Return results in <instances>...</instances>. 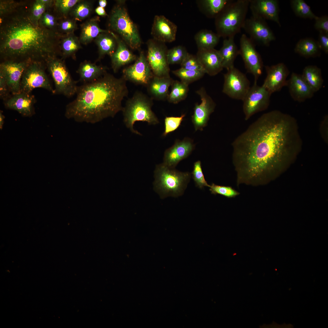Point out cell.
<instances>
[{
    "label": "cell",
    "instance_id": "21",
    "mask_svg": "<svg viewBox=\"0 0 328 328\" xmlns=\"http://www.w3.org/2000/svg\"><path fill=\"white\" fill-rule=\"evenodd\" d=\"M249 7L252 14L264 19L269 20L277 23L279 26V8L276 0H249Z\"/></svg>",
    "mask_w": 328,
    "mask_h": 328
},
{
    "label": "cell",
    "instance_id": "12",
    "mask_svg": "<svg viewBox=\"0 0 328 328\" xmlns=\"http://www.w3.org/2000/svg\"><path fill=\"white\" fill-rule=\"evenodd\" d=\"M239 55L244 62L248 72L254 76L257 83L262 74L263 64L261 56L256 50L255 44L247 36L243 34L240 39Z\"/></svg>",
    "mask_w": 328,
    "mask_h": 328
},
{
    "label": "cell",
    "instance_id": "48",
    "mask_svg": "<svg viewBox=\"0 0 328 328\" xmlns=\"http://www.w3.org/2000/svg\"><path fill=\"white\" fill-rule=\"evenodd\" d=\"M181 68L187 70L205 71L196 55L188 53L180 64Z\"/></svg>",
    "mask_w": 328,
    "mask_h": 328
},
{
    "label": "cell",
    "instance_id": "26",
    "mask_svg": "<svg viewBox=\"0 0 328 328\" xmlns=\"http://www.w3.org/2000/svg\"><path fill=\"white\" fill-rule=\"evenodd\" d=\"M173 80L170 76L159 77L154 75L146 86L151 98L157 100H167L169 88Z\"/></svg>",
    "mask_w": 328,
    "mask_h": 328
},
{
    "label": "cell",
    "instance_id": "35",
    "mask_svg": "<svg viewBox=\"0 0 328 328\" xmlns=\"http://www.w3.org/2000/svg\"><path fill=\"white\" fill-rule=\"evenodd\" d=\"M319 50L317 42L310 38L300 39L296 44L294 49L296 53L307 58L316 56Z\"/></svg>",
    "mask_w": 328,
    "mask_h": 328
},
{
    "label": "cell",
    "instance_id": "46",
    "mask_svg": "<svg viewBox=\"0 0 328 328\" xmlns=\"http://www.w3.org/2000/svg\"><path fill=\"white\" fill-rule=\"evenodd\" d=\"M185 116V114L179 117H166L164 119V131L162 136H166L169 134L176 130L180 126Z\"/></svg>",
    "mask_w": 328,
    "mask_h": 328
},
{
    "label": "cell",
    "instance_id": "8",
    "mask_svg": "<svg viewBox=\"0 0 328 328\" xmlns=\"http://www.w3.org/2000/svg\"><path fill=\"white\" fill-rule=\"evenodd\" d=\"M45 63L54 83V93L70 97L76 93L78 87L62 59L54 56L49 57Z\"/></svg>",
    "mask_w": 328,
    "mask_h": 328
},
{
    "label": "cell",
    "instance_id": "19",
    "mask_svg": "<svg viewBox=\"0 0 328 328\" xmlns=\"http://www.w3.org/2000/svg\"><path fill=\"white\" fill-rule=\"evenodd\" d=\"M194 146L193 141L189 138L176 140L174 145L165 151L162 163L169 167L175 168L180 161L190 155Z\"/></svg>",
    "mask_w": 328,
    "mask_h": 328
},
{
    "label": "cell",
    "instance_id": "53",
    "mask_svg": "<svg viewBox=\"0 0 328 328\" xmlns=\"http://www.w3.org/2000/svg\"><path fill=\"white\" fill-rule=\"evenodd\" d=\"M39 1L44 4L48 9L52 8L53 6L54 0H39Z\"/></svg>",
    "mask_w": 328,
    "mask_h": 328
},
{
    "label": "cell",
    "instance_id": "28",
    "mask_svg": "<svg viewBox=\"0 0 328 328\" xmlns=\"http://www.w3.org/2000/svg\"><path fill=\"white\" fill-rule=\"evenodd\" d=\"M218 50L223 68L228 70L234 67V60L239 55V50L234 42V37L225 38L222 47Z\"/></svg>",
    "mask_w": 328,
    "mask_h": 328
},
{
    "label": "cell",
    "instance_id": "29",
    "mask_svg": "<svg viewBox=\"0 0 328 328\" xmlns=\"http://www.w3.org/2000/svg\"><path fill=\"white\" fill-rule=\"evenodd\" d=\"M95 41L98 48L99 58L105 55L111 56L117 48L114 34L110 31L100 34L95 38Z\"/></svg>",
    "mask_w": 328,
    "mask_h": 328
},
{
    "label": "cell",
    "instance_id": "27",
    "mask_svg": "<svg viewBox=\"0 0 328 328\" xmlns=\"http://www.w3.org/2000/svg\"><path fill=\"white\" fill-rule=\"evenodd\" d=\"M77 72L84 84L95 81L107 73L105 67L87 61L80 64Z\"/></svg>",
    "mask_w": 328,
    "mask_h": 328
},
{
    "label": "cell",
    "instance_id": "6",
    "mask_svg": "<svg viewBox=\"0 0 328 328\" xmlns=\"http://www.w3.org/2000/svg\"><path fill=\"white\" fill-rule=\"evenodd\" d=\"M153 104L152 99L141 91H136L127 101L122 111L123 121L132 132L141 135L134 128L136 121L146 122L150 125L159 123L158 118L152 109Z\"/></svg>",
    "mask_w": 328,
    "mask_h": 328
},
{
    "label": "cell",
    "instance_id": "4",
    "mask_svg": "<svg viewBox=\"0 0 328 328\" xmlns=\"http://www.w3.org/2000/svg\"><path fill=\"white\" fill-rule=\"evenodd\" d=\"M191 175L189 172L179 171L163 163L157 165L154 172V189L162 198L180 196L186 189Z\"/></svg>",
    "mask_w": 328,
    "mask_h": 328
},
{
    "label": "cell",
    "instance_id": "5",
    "mask_svg": "<svg viewBox=\"0 0 328 328\" xmlns=\"http://www.w3.org/2000/svg\"><path fill=\"white\" fill-rule=\"evenodd\" d=\"M249 7V0H232L215 18L220 37H234L243 28Z\"/></svg>",
    "mask_w": 328,
    "mask_h": 328
},
{
    "label": "cell",
    "instance_id": "17",
    "mask_svg": "<svg viewBox=\"0 0 328 328\" xmlns=\"http://www.w3.org/2000/svg\"><path fill=\"white\" fill-rule=\"evenodd\" d=\"M30 62L6 60L0 63V71L4 74L10 91L13 95L21 92V78L25 70Z\"/></svg>",
    "mask_w": 328,
    "mask_h": 328
},
{
    "label": "cell",
    "instance_id": "33",
    "mask_svg": "<svg viewBox=\"0 0 328 328\" xmlns=\"http://www.w3.org/2000/svg\"><path fill=\"white\" fill-rule=\"evenodd\" d=\"M220 38L217 33L206 29L199 31L194 36L198 50L214 48Z\"/></svg>",
    "mask_w": 328,
    "mask_h": 328
},
{
    "label": "cell",
    "instance_id": "31",
    "mask_svg": "<svg viewBox=\"0 0 328 328\" xmlns=\"http://www.w3.org/2000/svg\"><path fill=\"white\" fill-rule=\"evenodd\" d=\"M232 0L197 1L198 6L207 17L215 18Z\"/></svg>",
    "mask_w": 328,
    "mask_h": 328
},
{
    "label": "cell",
    "instance_id": "13",
    "mask_svg": "<svg viewBox=\"0 0 328 328\" xmlns=\"http://www.w3.org/2000/svg\"><path fill=\"white\" fill-rule=\"evenodd\" d=\"M164 43L151 40L148 44L146 58L155 76H169L170 68L167 58V50Z\"/></svg>",
    "mask_w": 328,
    "mask_h": 328
},
{
    "label": "cell",
    "instance_id": "50",
    "mask_svg": "<svg viewBox=\"0 0 328 328\" xmlns=\"http://www.w3.org/2000/svg\"><path fill=\"white\" fill-rule=\"evenodd\" d=\"M10 92L7 82L3 73L0 71V97L5 101L9 97Z\"/></svg>",
    "mask_w": 328,
    "mask_h": 328
},
{
    "label": "cell",
    "instance_id": "18",
    "mask_svg": "<svg viewBox=\"0 0 328 328\" xmlns=\"http://www.w3.org/2000/svg\"><path fill=\"white\" fill-rule=\"evenodd\" d=\"M265 68L267 75L262 86L271 94L286 86L287 78L289 72L284 63L266 66Z\"/></svg>",
    "mask_w": 328,
    "mask_h": 328
},
{
    "label": "cell",
    "instance_id": "40",
    "mask_svg": "<svg viewBox=\"0 0 328 328\" xmlns=\"http://www.w3.org/2000/svg\"><path fill=\"white\" fill-rule=\"evenodd\" d=\"M52 8L47 9L43 14L39 21V24L44 28L58 33V19L59 18L52 12Z\"/></svg>",
    "mask_w": 328,
    "mask_h": 328
},
{
    "label": "cell",
    "instance_id": "45",
    "mask_svg": "<svg viewBox=\"0 0 328 328\" xmlns=\"http://www.w3.org/2000/svg\"><path fill=\"white\" fill-rule=\"evenodd\" d=\"M192 174V178L197 187L200 189L203 188L205 186L209 187L210 185L208 184L205 179L200 161L198 160L194 163Z\"/></svg>",
    "mask_w": 328,
    "mask_h": 328
},
{
    "label": "cell",
    "instance_id": "55",
    "mask_svg": "<svg viewBox=\"0 0 328 328\" xmlns=\"http://www.w3.org/2000/svg\"><path fill=\"white\" fill-rule=\"evenodd\" d=\"M5 116L3 114L2 111H0V129L1 130L2 129L4 122Z\"/></svg>",
    "mask_w": 328,
    "mask_h": 328
},
{
    "label": "cell",
    "instance_id": "49",
    "mask_svg": "<svg viewBox=\"0 0 328 328\" xmlns=\"http://www.w3.org/2000/svg\"><path fill=\"white\" fill-rule=\"evenodd\" d=\"M64 18L59 22L58 33L60 35V33H63V35L73 33L77 28L75 21L71 19Z\"/></svg>",
    "mask_w": 328,
    "mask_h": 328
},
{
    "label": "cell",
    "instance_id": "38",
    "mask_svg": "<svg viewBox=\"0 0 328 328\" xmlns=\"http://www.w3.org/2000/svg\"><path fill=\"white\" fill-rule=\"evenodd\" d=\"M291 5L295 14L298 16L314 19L318 17L313 13L310 7L303 0H291Z\"/></svg>",
    "mask_w": 328,
    "mask_h": 328
},
{
    "label": "cell",
    "instance_id": "7",
    "mask_svg": "<svg viewBox=\"0 0 328 328\" xmlns=\"http://www.w3.org/2000/svg\"><path fill=\"white\" fill-rule=\"evenodd\" d=\"M109 25L130 48L136 49L140 47L141 41L137 27L125 6L120 4L114 8L110 16Z\"/></svg>",
    "mask_w": 328,
    "mask_h": 328
},
{
    "label": "cell",
    "instance_id": "3",
    "mask_svg": "<svg viewBox=\"0 0 328 328\" xmlns=\"http://www.w3.org/2000/svg\"><path fill=\"white\" fill-rule=\"evenodd\" d=\"M126 80L107 73L92 82L79 87L75 98L66 106L65 116L79 122L95 124L113 117L122 110L128 96Z\"/></svg>",
    "mask_w": 328,
    "mask_h": 328
},
{
    "label": "cell",
    "instance_id": "23",
    "mask_svg": "<svg viewBox=\"0 0 328 328\" xmlns=\"http://www.w3.org/2000/svg\"><path fill=\"white\" fill-rule=\"evenodd\" d=\"M196 55L206 73L210 76L217 74L224 69L218 50L214 48L198 50Z\"/></svg>",
    "mask_w": 328,
    "mask_h": 328
},
{
    "label": "cell",
    "instance_id": "37",
    "mask_svg": "<svg viewBox=\"0 0 328 328\" xmlns=\"http://www.w3.org/2000/svg\"><path fill=\"white\" fill-rule=\"evenodd\" d=\"M172 72L180 79L181 81L188 85L200 79L205 73L202 71L187 70L181 67L172 71Z\"/></svg>",
    "mask_w": 328,
    "mask_h": 328
},
{
    "label": "cell",
    "instance_id": "32",
    "mask_svg": "<svg viewBox=\"0 0 328 328\" xmlns=\"http://www.w3.org/2000/svg\"><path fill=\"white\" fill-rule=\"evenodd\" d=\"M301 76L315 93L322 87L323 79L321 70L317 66L311 65L306 67Z\"/></svg>",
    "mask_w": 328,
    "mask_h": 328
},
{
    "label": "cell",
    "instance_id": "25",
    "mask_svg": "<svg viewBox=\"0 0 328 328\" xmlns=\"http://www.w3.org/2000/svg\"><path fill=\"white\" fill-rule=\"evenodd\" d=\"M114 36L117 46L110 56L112 70L114 72L116 73L122 67L136 60L137 58L128 49L126 43L115 34Z\"/></svg>",
    "mask_w": 328,
    "mask_h": 328
},
{
    "label": "cell",
    "instance_id": "36",
    "mask_svg": "<svg viewBox=\"0 0 328 328\" xmlns=\"http://www.w3.org/2000/svg\"><path fill=\"white\" fill-rule=\"evenodd\" d=\"M188 85L181 81L173 80L171 85V91L167 99L168 101L176 104L184 100L188 92Z\"/></svg>",
    "mask_w": 328,
    "mask_h": 328
},
{
    "label": "cell",
    "instance_id": "2",
    "mask_svg": "<svg viewBox=\"0 0 328 328\" xmlns=\"http://www.w3.org/2000/svg\"><path fill=\"white\" fill-rule=\"evenodd\" d=\"M27 3L3 18L0 25V55L3 61L45 62L56 56L60 35L35 24Z\"/></svg>",
    "mask_w": 328,
    "mask_h": 328
},
{
    "label": "cell",
    "instance_id": "11",
    "mask_svg": "<svg viewBox=\"0 0 328 328\" xmlns=\"http://www.w3.org/2000/svg\"><path fill=\"white\" fill-rule=\"evenodd\" d=\"M227 70L224 74L222 92L231 98L242 100L251 87L250 81L234 67Z\"/></svg>",
    "mask_w": 328,
    "mask_h": 328
},
{
    "label": "cell",
    "instance_id": "30",
    "mask_svg": "<svg viewBox=\"0 0 328 328\" xmlns=\"http://www.w3.org/2000/svg\"><path fill=\"white\" fill-rule=\"evenodd\" d=\"M98 20L97 18H92L83 24L79 39L80 43L87 44L96 38L100 34L109 31L101 29Z\"/></svg>",
    "mask_w": 328,
    "mask_h": 328
},
{
    "label": "cell",
    "instance_id": "43",
    "mask_svg": "<svg viewBox=\"0 0 328 328\" xmlns=\"http://www.w3.org/2000/svg\"><path fill=\"white\" fill-rule=\"evenodd\" d=\"M79 0H56L54 1L53 7L58 15L64 18L71 12Z\"/></svg>",
    "mask_w": 328,
    "mask_h": 328
},
{
    "label": "cell",
    "instance_id": "41",
    "mask_svg": "<svg viewBox=\"0 0 328 328\" xmlns=\"http://www.w3.org/2000/svg\"><path fill=\"white\" fill-rule=\"evenodd\" d=\"M188 53L186 48L181 45H179L168 50L167 58L168 63L169 65H180Z\"/></svg>",
    "mask_w": 328,
    "mask_h": 328
},
{
    "label": "cell",
    "instance_id": "52",
    "mask_svg": "<svg viewBox=\"0 0 328 328\" xmlns=\"http://www.w3.org/2000/svg\"><path fill=\"white\" fill-rule=\"evenodd\" d=\"M318 40L317 42L320 50H323L325 53H328V33L319 32Z\"/></svg>",
    "mask_w": 328,
    "mask_h": 328
},
{
    "label": "cell",
    "instance_id": "54",
    "mask_svg": "<svg viewBox=\"0 0 328 328\" xmlns=\"http://www.w3.org/2000/svg\"><path fill=\"white\" fill-rule=\"evenodd\" d=\"M96 13L99 15L101 16H105L107 15V14L104 9L100 6H98L95 9Z\"/></svg>",
    "mask_w": 328,
    "mask_h": 328
},
{
    "label": "cell",
    "instance_id": "10",
    "mask_svg": "<svg viewBox=\"0 0 328 328\" xmlns=\"http://www.w3.org/2000/svg\"><path fill=\"white\" fill-rule=\"evenodd\" d=\"M271 94L262 85L254 82L242 100L243 109L246 120L268 107Z\"/></svg>",
    "mask_w": 328,
    "mask_h": 328
},
{
    "label": "cell",
    "instance_id": "15",
    "mask_svg": "<svg viewBox=\"0 0 328 328\" xmlns=\"http://www.w3.org/2000/svg\"><path fill=\"white\" fill-rule=\"evenodd\" d=\"M122 76L126 80L146 87L154 76L144 53L141 52L135 63L124 69Z\"/></svg>",
    "mask_w": 328,
    "mask_h": 328
},
{
    "label": "cell",
    "instance_id": "44",
    "mask_svg": "<svg viewBox=\"0 0 328 328\" xmlns=\"http://www.w3.org/2000/svg\"><path fill=\"white\" fill-rule=\"evenodd\" d=\"M48 9L39 0H36L29 4V14L30 18L36 25H39V21L43 15Z\"/></svg>",
    "mask_w": 328,
    "mask_h": 328
},
{
    "label": "cell",
    "instance_id": "51",
    "mask_svg": "<svg viewBox=\"0 0 328 328\" xmlns=\"http://www.w3.org/2000/svg\"><path fill=\"white\" fill-rule=\"evenodd\" d=\"M315 20L314 26L315 28L319 32L328 33V17L324 15L320 17H317Z\"/></svg>",
    "mask_w": 328,
    "mask_h": 328
},
{
    "label": "cell",
    "instance_id": "42",
    "mask_svg": "<svg viewBox=\"0 0 328 328\" xmlns=\"http://www.w3.org/2000/svg\"><path fill=\"white\" fill-rule=\"evenodd\" d=\"M26 3V1L1 0L0 18H3Z\"/></svg>",
    "mask_w": 328,
    "mask_h": 328
},
{
    "label": "cell",
    "instance_id": "39",
    "mask_svg": "<svg viewBox=\"0 0 328 328\" xmlns=\"http://www.w3.org/2000/svg\"><path fill=\"white\" fill-rule=\"evenodd\" d=\"M92 9V5L91 2L80 0L72 9L71 13L76 20H81L90 15Z\"/></svg>",
    "mask_w": 328,
    "mask_h": 328
},
{
    "label": "cell",
    "instance_id": "20",
    "mask_svg": "<svg viewBox=\"0 0 328 328\" xmlns=\"http://www.w3.org/2000/svg\"><path fill=\"white\" fill-rule=\"evenodd\" d=\"M177 26L163 15L155 16L151 34L155 40L162 43H171L176 39Z\"/></svg>",
    "mask_w": 328,
    "mask_h": 328
},
{
    "label": "cell",
    "instance_id": "1",
    "mask_svg": "<svg viewBox=\"0 0 328 328\" xmlns=\"http://www.w3.org/2000/svg\"><path fill=\"white\" fill-rule=\"evenodd\" d=\"M237 185L255 186L301 150L296 119L278 110L262 115L233 142Z\"/></svg>",
    "mask_w": 328,
    "mask_h": 328
},
{
    "label": "cell",
    "instance_id": "14",
    "mask_svg": "<svg viewBox=\"0 0 328 328\" xmlns=\"http://www.w3.org/2000/svg\"><path fill=\"white\" fill-rule=\"evenodd\" d=\"M243 28L254 43L268 46L275 39L264 19L256 15H252L250 17L246 19Z\"/></svg>",
    "mask_w": 328,
    "mask_h": 328
},
{
    "label": "cell",
    "instance_id": "24",
    "mask_svg": "<svg viewBox=\"0 0 328 328\" xmlns=\"http://www.w3.org/2000/svg\"><path fill=\"white\" fill-rule=\"evenodd\" d=\"M286 86L292 99L299 102L312 98L315 93L301 75L294 72L292 73L290 78L287 80Z\"/></svg>",
    "mask_w": 328,
    "mask_h": 328
},
{
    "label": "cell",
    "instance_id": "47",
    "mask_svg": "<svg viewBox=\"0 0 328 328\" xmlns=\"http://www.w3.org/2000/svg\"><path fill=\"white\" fill-rule=\"evenodd\" d=\"M209 187L212 194L220 195L228 198L234 197L240 194L238 192L230 186H220L213 183Z\"/></svg>",
    "mask_w": 328,
    "mask_h": 328
},
{
    "label": "cell",
    "instance_id": "9",
    "mask_svg": "<svg viewBox=\"0 0 328 328\" xmlns=\"http://www.w3.org/2000/svg\"><path fill=\"white\" fill-rule=\"evenodd\" d=\"M43 62L34 61L29 63L21 78V92L30 93L36 88H41L54 93L45 72Z\"/></svg>",
    "mask_w": 328,
    "mask_h": 328
},
{
    "label": "cell",
    "instance_id": "34",
    "mask_svg": "<svg viewBox=\"0 0 328 328\" xmlns=\"http://www.w3.org/2000/svg\"><path fill=\"white\" fill-rule=\"evenodd\" d=\"M59 47L64 57L69 56L74 57L75 53L80 48L79 39L73 34L61 36Z\"/></svg>",
    "mask_w": 328,
    "mask_h": 328
},
{
    "label": "cell",
    "instance_id": "56",
    "mask_svg": "<svg viewBox=\"0 0 328 328\" xmlns=\"http://www.w3.org/2000/svg\"><path fill=\"white\" fill-rule=\"evenodd\" d=\"M99 6L104 8L107 5V1L106 0H100L99 1Z\"/></svg>",
    "mask_w": 328,
    "mask_h": 328
},
{
    "label": "cell",
    "instance_id": "16",
    "mask_svg": "<svg viewBox=\"0 0 328 328\" xmlns=\"http://www.w3.org/2000/svg\"><path fill=\"white\" fill-rule=\"evenodd\" d=\"M196 92L200 96L201 102L195 104L192 121L195 131H202L207 125L210 115L214 111L216 104L204 87H201Z\"/></svg>",
    "mask_w": 328,
    "mask_h": 328
},
{
    "label": "cell",
    "instance_id": "22",
    "mask_svg": "<svg viewBox=\"0 0 328 328\" xmlns=\"http://www.w3.org/2000/svg\"><path fill=\"white\" fill-rule=\"evenodd\" d=\"M35 99L32 95L21 92L5 101L4 104L6 108L17 111L23 116L29 117L35 113Z\"/></svg>",
    "mask_w": 328,
    "mask_h": 328
}]
</instances>
